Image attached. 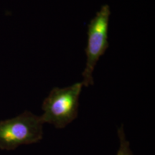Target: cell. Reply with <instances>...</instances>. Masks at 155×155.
I'll return each instance as SVG.
<instances>
[{"instance_id":"obj_1","label":"cell","mask_w":155,"mask_h":155,"mask_svg":"<svg viewBox=\"0 0 155 155\" xmlns=\"http://www.w3.org/2000/svg\"><path fill=\"white\" fill-rule=\"evenodd\" d=\"M83 87L81 82L65 88H54L42 102L44 124L56 129H63L76 119L78 114L79 98Z\"/></svg>"},{"instance_id":"obj_2","label":"cell","mask_w":155,"mask_h":155,"mask_svg":"<svg viewBox=\"0 0 155 155\" xmlns=\"http://www.w3.org/2000/svg\"><path fill=\"white\" fill-rule=\"evenodd\" d=\"M41 116L24 111L12 119L0 121V149L13 150L19 146L35 144L43 138Z\"/></svg>"},{"instance_id":"obj_3","label":"cell","mask_w":155,"mask_h":155,"mask_svg":"<svg viewBox=\"0 0 155 155\" xmlns=\"http://www.w3.org/2000/svg\"><path fill=\"white\" fill-rule=\"evenodd\" d=\"M110 15L109 6L103 5L88 24V42L86 48V65L83 72V81H81L83 86L88 87L94 84L93 73L97 62L109 46L108 33Z\"/></svg>"},{"instance_id":"obj_4","label":"cell","mask_w":155,"mask_h":155,"mask_svg":"<svg viewBox=\"0 0 155 155\" xmlns=\"http://www.w3.org/2000/svg\"><path fill=\"white\" fill-rule=\"evenodd\" d=\"M118 137L119 139V147L116 155H134L131 150L130 143L127 139L123 126L120 127L118 129Z\"/></svg>"}]
</instances>
